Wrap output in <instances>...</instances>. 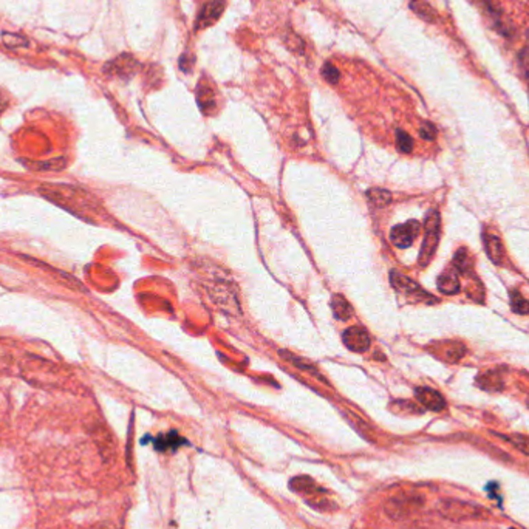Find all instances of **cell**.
Masks as SVG:
<instances>
[{
  "label": "cell",
  "instance_id": "9",
  "mask_svg": "<svg viewBox=\"0 0 529 529\" xmlns=\"http://www.w3.org/2000/svg\"><path fill=\"white\" fill-rule=\"evenodd\" d=\"M415 396L418 401L429 410L441 412L446 407V399L441 396V393L434 389H429V387H418L415 390Z\"/></svg>",
  "mask_w": 529,
  "mask_h": 529
},
{
  "label": "cell",
  "instance_id": "29",
  "mask_svg": "<svg viewBox=\"0 0 529 529\" xmlns=\"http://www.w3.org/2000/svg\"><path fill=\"white\" fill-rule=\"evenodd\" d=\"M188 64H189V59H188L186 54H184V56H181V59H180V67H181L183 71H189Z\"/></svg>",
  "mask_w": 529,
  "mask_h": 529
},
{
  "label": "cell",
  "instance_id": "10",
  "mask_svg": "<svg viewBox=\"0 0 529 529\" xmlns=\"http://www.w3.org/2000/svg\"><path fill=\"white\" fill-rule=\"evenodd\" d=\"M223 11H225V0H212V2L206 3L201 10L199 19H196V30L212 25V23L217 22L218 17L223 14Z\"/></svg>",
  "mask_w": 529,
  "mask_h": 529
},
{
  "label": "cell",
  "instance_id": "19",
  "mask_svg": "<svg viewBox=\"0 0 529 529\" xmlns=\"http://www.w3.org/2000/svg\"><path fill=\"white\" fill-rule=\"evenodd\" d=\"M368 200H370L374 206L384 207L392 201V194L385 189H370L368 190Z\"/></svg>",
  "mask_w": 529,
  "mask_h": 529
},
{
  "label": "cell",
  "instance_id": "30",
  "mask_svg": "<svg viewBox=\"0 0 529 529\" xmlns=\"http://www.w3.org/2000/svg\"><path fill=\"white\" fill-rule=\"evenodd\" d=\"M510 529H514V528H510Z\"/></svg>",
  "mask_w": 529,
  "mask_h": 529
},
{
  "label": "cell",
  "instance_id": "12",
  "mask_svg": "<svg viewBox=\"0 0 529 529\" xmlns=\"http://www.w3.org/2000/svg\"><path fill=\"white\" fill-rule=\"evenodd\" d=\"M436 286H438V290L442 294L452 296V294H457L460 291L461 284H460V279H458L457 273L447 271V273H442L440 275L438 280H436Z\"/></svg>",
  "mask_w": 529,
  "mask_h": 529
},
{
  "label": "cell",
  "instance_id": "15",
  "mask_svg": "<svg viewBox=\"0 0 529 529\" xmlns=\"http://www.w3.org/2000/svg\"><path fill=\"white\" fill-rule=\"evenodd\" d=\"M183 444H186V440L178 435L177 432H174V430L169 434L159 435L155 440V447L158 451H172V449H177Z\"/></svg>",
  "mask_w": 529,
  "mask_h": 529
},
{
  "label": "cell",
  "instance_id": "24",
  "mask_svg": "<svg viewBox=\"0 0 529 529\" xmlns=\"http://www.w3.org/2000/svg\"><path fill=\"white\" fill-rule=\"evenodd\" d=\"M464 354H466V348L461 346V344H453V347L447 350L446 359L449 362H457V361H460L461 358H463Z\"/></svg>",
  "mask_w": 529,
  "mask_h": 529
},
{
  "label": "cell",
  "instance_id": "22",
  "mask_svg": "<svg viewBox=\"0 0 529 529\" xmlns=\"http://www.w3.org/2000/svg\"><path fill=\"white\" fill-rule=\"evenodd\" d=\"M396 144H398V149L404 153H410L412 149H414V139H412L409 133H405L403 131L396 132Z\"/></svg>",
  "mask_w": 529,
  "mask_h": 529
},
{
  "label": "cell",
  "instance_id": "25",
  "mask_svg": "<svg viewBox=\"0 0 529 529\" xmlns=\"http://www.w3.org/2000/svg\"><path fill=\"white\" fill-rule=\"evenodd\" d=\"M3 42L7 44L8 47H22V45H27V39L23 38V36L21 34H5L3 36Z\"/></svg>",
  "mask_w": 529,
  "mask_h": 529
},
{
  "label": "cell",
  "instance_id": "1",
  "mask_svg": "<svg viewBox=\"0 0 529 529\" xmlns=\"http://www.w3.org/2000/svg\"><path fill=\"white\" fill-rule=\"evenodd\" d=\"M39 190L47 200L56 203L58 206L67 209L78 217L90 220L89 215H95L98 212L96 200L79 188L67 186V184H44Z\"/></svg>",
  "mask_w": 529,
  "mask_h": 529
},
{
  "label": "cell",
  "instance_id": "23",
  "mask_svg": "<svg viewBox=\"0 0 529 529\" xmlns=\"http://www.w3.org/2000/svg\"><path fill=\"white\" fill-rule=\"evenodd\" d=\"M322 75H324V78L327 79L330 84H337V81H339V78H341L339 70H337L336 67L333 64H330V63L324 64Z\"/></svg>",
  "mask_w": 529,
  "mask_h": 529
},
{
  "label": "cell",
  "instance_id": "17",
  "mask_svg": "<svg viewBox=\"0 0 529 529\" xmlns=\"http://www.w3.org/2000/svg\"><path fill=\"white\" fill-rule=\"evenodd\" d=\"M510 308H513L515 315L526 316L529 315V300L523 297L520 291H510Z\"/></svg>",
  "mask_w": 529,
  "mask_h": 529
},
{
  "label": "cell",
  "instance_id": "28",
  "mask_svg": "<svg viewBox=\"0 0 529 529\" xmlns=\"http://www.w3.org/2000/svg\"><path fill=\"white\" fill-rule=\"evenodd\" d=\"M8 102H10V100H8L7 93H5L3 90H0V115H2L5 110H7Z\"/></svg>",
  "mask_w": 529,
  "mask_h": 529
},
{
  "label": "cell",
  "instance_id": "2",
  "mask_svg": "<svg viewBox=\"0 0 529 529\" xmlns=\"http://www.w3.org/2000/svg\"><path fill=\"white\" fill-rule=\"evenodd\" d=\"M424 229H426V234H424V242L421 246L418 262H420L421 267H427L429 262L432 260V257L440 243L441 218L438 211H435V209L434 211H429L426 217V223H424Z\"/></svg>",
  "mask_w": 529,
  "mask_h": 529
},
{
  "label": "cell",
  "instance_id": "16",
  "mask_svg": "<svg viewBox=\"0 0 529 529\" xmlns=\"http://www.w3.org/2000/svg\"><path fill=\"white\" fill-rule=\"evenodd\" d=\"M331 308H333L335 317L341 319V321H347V319L353 315L352 305H350L346 297L341 296V294H337V296L331 299Z\"/></svg>",
  "mask_w": 529,
  "mask_h": 529
},
{
  "label": "cell",
  "instance_id": "11",
  "mask_svg": "<svg viewBox=\"0 0 529 529\" xmlns=\"http://www.w3.org/2000/svg\"><path fill=\"white\" fill-rule=\"evenodd\" d=\"M483 243H484V249L486 254L491 258L492 262L497 264H503L504 263V248L502 240L498 238L494 234H483Z\"/></svg>",
  "mask_w": 529,
  "mask_h": 529
},
{
  "label": "cell",
  "instance_id": "18",
  "mask_svg": "<svg viewBox=\"0 0 529 529\" xmlns=\"http://www.w3.org/2000/svg\"><path fill=\"white\" fill-rule=\"evenodd\" d=\"M280 356H282V358H284L285 361L290 362V364H293L294 367L300 368V370L310 372V373H316V374H317V368L315 367V364H311L310 361H306V359H304V358H299V356L293 354V353H286L285 350H284V352H280Z\"/></svg>",
  "mask_w": 529,
  "mask_h": 529
},
{
  "label": "cell",
  "instance_id": "26",
  "mask_svg": "<svg viewBox=\"0 0 529 529\" xmlns=\"http://www.w3.org/2000/svg\"><path fill=\"white\" fill-rule=\"evenodd\" d=\"M420 135H421V138H424V139L434 141L436 137V128L432 122H423V126L420 128Z\"/></svg>",
  "mask_w": 529,
  "mask_h": 529
},
{
  "label": "cell",
  "instance_id": "4",
  "mask_svg": "<svg viewBox=\"0 0 529 529\" xmlns=\"http://www.w3.org/2000/svg\"><path fill=\"white\" fill-rule=\"evenodd\" d=\"M423 497L415 495V494H398L395 497H392L389 502L385 503V513L389 517H392L393 520H399L404 519V517H409L415 513V510L420 509L423 506Z\"/></svg>",
  "mask_w": 529,
  "mask_h": 529
},
{
  "label": "cell",
  "instance_id": "21",
  "mask_svg": "<svg viewBox=\"0 0 529 529\" xmlns=\"http://www.w3.org/2000/svg\"><path fill=\"white\" fill-rule=\"evenodd\" d=\"M498 436H500V438H503V440L509 441L510 444L519 449L521 453L529 455V440L526 438L525 435H517L515 434V435H498Z\"/></svg>",
  "mask_w": 529,
  "mask_h": 529
},
{
  "label": "cell",
  "instance_id": "27",
  "mask_svg": "<svg viewBox=\"0 0 529 529\" xmlns=\"http://www.w3.org/2000/svg\"><path fill=\"white\" fill-rule=\"evenodd\" d=\"M520 67L529 78V48H525V50L520 53Z\"/></svg>",
  "mask_w": 529,
  "mask_h": 529
},
{
  "label": "cell",
  "instance_id": "20",
  "mask_svg": "<svg viewBox=\"0 0 529 529\" xmlns=\"http://www.w3.org/2000/svg\"><path fill=\"white\" fill-rule=\"evenodd\" d=\"M410 7L418 16H421L424 21L432 22L435 19L434 10L430 8V5L426 2V0H410Z\"/></svg>",
  "mask_w": 529,
  "mask_h": 529
},
{
  "label": "cell",
  "instance_id": "5",
  "mask_svg": "<svg viewBox=\"0 0 529 529\" xmlns=\"http://www.w3.org/2000/svg\"><path fill=\"white\" fill-rule=\"evenodd\" d=\"M421 232V225L420 221L416 220H409L403 225H396L393 229L390 231V240L392 243L396 246V248L405 249L409 246L414 245L415 240L418 238Z\"/></svg>",
  "mask_w": 529,
  "mask_h": 529
},
{
  "label": "cell",
  "instance_id": "6",
  "mask_svg": "<svg viewBox=\"0 0 529 529\" xmlns=\"http://www.w3.org/2000/svg\"><path fill=\"white\" fill-rule=\"evenodd\" d=\"M390 280H392V285L395 286L399 293H404L412 297H423V299L432 300V302H436L435 297H432L427 293H424L423 288L418 285L415 280H412L410 278H407V275H404L398 271H392Z\"/></svg>",
  "mask_w": 529,
  "mask_h": 529
},
{
  "label": "cell",
  "instance_id": "13",
  "mask_svg": "<svg viewBox=\"0 0 529 529\" xmlns=\"http://www.w3.org/2000/svg\"><path fill=\"white\" fill-rule=\"evenodd\" d=\"M196 101H199L200 109L206 115H211L215 110V95L212 89L206 84H200L199 90H196Z\"/></svg>",
  "mask_w": 529,
  "mask_h": 529
},
{
  "label": "cell",
  "instance_id": "14",
  "mask_svg": "<svg viewBox=\"0 0 529 529\" xmlns=\"http://www.w3.org/2000/svg\"><path fill=\"white\" fill-rule=\"evenodd\" d=\"M290 486H291L293 491L299 492V494L308 495V497L317 494V492H322V489L316 484L315 480L310 478V477H294L290 482Z\"/></svg>",
  "mask_w": 529,
  "mask_h": 529
},
{
  "label": "cell",
  "instance_id": "3",
  "mask_svg": "<svg viewBox=\"0 0 529 529\" xmlns=\"http://www.w3.org/2000/svg\"><path fill=\"white\" fill-rule=\"evenodd\" d=\"M438 510L451 520H478L489 514L478 504L463 500H442L438 504Z\"/></svg>",
  "mask_w": 529,
  "mask_h": 529
},
{
  "label": "cell",
  "instance_id": "7",
  "mask_svg": "<svg viewBox=\"0 0 529 529\" xmlns=\"http://www.w3.org/2000/svg\"><path fill=\"white\" fill-rule=\"evenodd\" d=\"M342 339L344 344H346V347L356 353L367 352V350L370 348V335H368L365 328L359 327V325L344 331Z\"/></svg>",
  "mask_w": 529,
  "mask_h": 529
},
{
  "label": "cell",
  "instance_id": "8",
  "mask_svg": "<svg viewBox=\"0 0 529 529\" xmlns=\"http://www.w3.org/2000/svg\"><path fill=\"white\" fill-rule=\"evenodd\" d=\"M137 67H138V63L132 56H128V54H121V56H118L116 59L110 60V63L104 67V71L112 76L131 78L135 73V70H137Z\"/></svg>",
  "mask_w": 529,
  "mask_h": 529
}]
</instances>
